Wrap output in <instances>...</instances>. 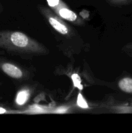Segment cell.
Here are the masks:
<instances>
[{
	"label": "cell",
	"mask_w": 132,
	"mask_h": 133,
	"mask_svg": "<svg viewBox=\"0 0 132 133\" xmlns=\"http://www.w3.org/2000/svg\"><path fill=\"white\" fill-rule=\"evenodd\" d=\"M0 48L20 54L40 55L47 49L38 42L19 31H0Z\"/></svg>",
	"instance_id": "1"
},
{
	"label": "cell",
	"mask_w": 132,
	"mask_h": 133,
	"mask_svg": "<svg viewBox=\"0 0 132 133\" xmlns=\"http://www.w3.org/2000/svg\"><path fill=\"white\" fill-rule=\"evenodd\" d=\"M40 10L48 23L56 32L66 37H71L73 35V31L62 18L57 15L53 10L47 7L41 6Z\"/></svg>",
	"instance_id": "2"
},
{
	"label": "cell",
	"mask_w": 132,
	"mask_h": 133,
	"mask_svg": "<svg viewBox=\"0 0 132 133\" xmlns=\"http://www.w3.org/2000/svg\"><path fill=\"white\" fill-rule=\"evenodd\" d=\"M48 5L52 10L63 19L71 22L75 25H81L84 23L82 19L74 11L67 7L60 0H47Z\"/></svg>",
	"instance_id": "3"
},
{
	"label": "cell",
	"mask_w": 132,
	"mask_h": 133,
	"mask_svg": "<svg viewBox=\"0 0 132 133\" xmlns=\"http://www.w3.org/2000/svg\"><path fill=\"white\" fill-rule=\"evenodd\" d=\"M0 70L8 77L16 80H22L26 77L25 72L19 66L3 58H0Z\"/></svg>",
	"instance_id": "4"
},
{
	"label": "cell",
	"mask_w": 132,
	"mask_h": 133,
	"mask_svg": "<svg viewBox=\"0 0 132 133\" xmlns=\"http://www.w3.org/2000/svg\"><path fill=\"white\" fill-rule=\"evenodd\" d=\"M118 88L123 93L132 96V77L125 75L118 81Z\"/></svg>",
	"instance_id": "5"
},
{
	"label": "cell",
	"mask_w": 132,
	"mask_h": 133,
	"mask_svg": "<svg viewBox=\"0 0 132 133\" xmlns=\"http://www.w3.org/2000/svg\"><path fill=\"white\" fill-rule=\"evenodd\" d=\"M31 90L28 88H23L19 90L16 94L15 100V105L18 107H22L25 105L30 99Z\"/></svg>",
	"instance_id": "6"
},
{
	"label": "cell",
	"mask_w": 132,
	"mask_h": 133,
	"mask_svg": "<svg viewBox=\"0 0 132 133\" xmlns=\"http://www.w3.org/2000/svg\"><path fill=\"white\" fill-rule=\"evenodd\" d=\"M76 103H77V105L79 107L82 108V109H87V108H89L87 103L86 102V101L84 98L81 93H79L78 94L77 102H76Z\"/></svg>",
	"instance_id": "7"
},
{
	"label": "cell",
	"mask_w": 132,
	"mask_h": 133,
	"mask_svg": "<svg viewBox=\"0 0 132 133\" xmlns=\"http://www.w3.org/2000/svg\"><path fill=\"white\" fill-rule=\"evenodd\" d=\"M72 79L73 81V84L75 87L79 88L80 90L82 89V86L81 85V80L80 77L77 74H73L72 75Z\"/></svg>",
	"instance_id": "8"
},
{
	"label": "cell",
	"mask_w": 132,
	"mask_h": 133,
	"mask_svg": "<svg viewBox=\"0 0 132 133\" xmlns=\"http://www.w3.org/2000/svg\"><path fill=\"white\" fill-rule=\"evenodd\" d=\"M111 3L116 5H124L130 3L132 0H109Z\"/></svg>",
	"instance_id": "9"
},
{
	"label": "cell",
	"mask_w": 132,
	"mask_h": 133,
	"mask_svg": "<svg viewBox=\"0 0 132 133\" xmlns=\"http://www.w3.org/2000/svg\"><path fill=\"white\" fill-rule=\"evenodd\" d=\"M124 50L127 54H128L131 57H132V42L129 43V44H126L124 46Z\"/></svg>",
	"instance_id": "10"
},
{
	"label": "cell",
	"mask_w": 132,
	"mask_h": 133,
	"mask_svg": "<svg viewBox=\"0 0 132 133\" xmlns=\"http://www.w3.org/2000/svg\"><path fill=\"white\" fill-rule=\"evenodd\" d=\"M67 111V108L65 107H59L55 110L56 113H65Z\"/></svg>",
	"instance_id": "11"
}]
</instances>
